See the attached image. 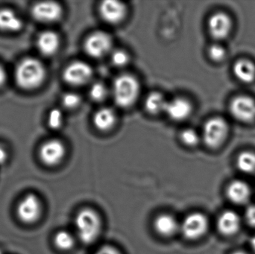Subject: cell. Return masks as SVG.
Returning a JSON list of instances; mask_svg holds the SVG:
<instances>
[{"mask_svg": "<svg viewBox=\"0 0 255 254\" xmlns=\"http://www.w3.org/2000/svg\"><path fill=\"white\" fill-rule=\"evenodd\" d=\"M181 140L186 146H195L199 143V134L193 129H186L181 133Z\"/></svg>", "mask_w": 255, "mask_h": 254, "instance_id": "obj_27", "label": "cell"}, {"mask_svg": "<svg viewBox=\"0 0 255 254\" xmlns=\"http://www.w3.org/2000/svg\"><path fill=\"white\" fill-rule=\"evenodd\" d=\"M245 217L248 225L255 228V204L250 206L247 209Z\"/></svg>", "mask_w": 255, "mask_h": 254, "instance_id": "obj_31", "label": "cell"}, {"mask_svg": "<svg viewBox=\"0 0 255 254\" xmlns=\"http://www.w3.org/2000/svg\"><path fill=\"white\" fill-rule=\"evenodd\" d=\"M20 18L10 9L0 10V29L4 31H17L22 28Z\"/></svg>", "mask_w": 255, "mask_h": 254, "instance_id": "obj_21", "label": "cell"}, {"mask_svg": "<svg viewBox=\"0 0 255 254\" xmlns=\"http://www.w3.org/2000/svg\"><path fill=\"white\" fill-rule=\"evenodd\" d=\"M139 93L138 81L130 75H122L117 78L113 86V97L120 107H130L136 101Z\"/></svg>", "mask_w": 255, "mask_h": 254, "instance_id": "obj_3", "label": "cell"}, {"mask_svg": "<svg viewBox=\"0 0 255 254\" xmlns=\"http://www.w3.org/2000/svg\"><path fill=\"white\" fill-rule=\"evenodd\" d=\"M65 153V147L61 142L49 140L40 148V158L45 165L54 167L61 162Z\"/></svg>", "mask_w": 255, "mask_h": 254, "instance_id": "obj_12", "label": "cell"}, {"mask_svg": "<svg viewBox=\"0 0 255 254\" xmlns=\"http://www.w3.org/2000/svg\"><path fill=\"white\" fill-rule=\"evenodd\" d=\"M76 235L84 244L95 243L102 231V220L95 210L85 208L80 210L75 219Z\"/></svg>", "mask_w": 255, "mask_h": 254, "instance_id": "obj_2", "label": "cell"}, {"mask_svg": "<svg viewBox=\"0 0 255 254\" xmlns=\"http://www.w3.org/2000/svg\"><path fill=\"white\" fill-rule=\"evenodd\" d=\"M46 70L42 63L35 58L22 60L15 70V80L19 87L33 89L38 87L45 79Z\"/></svg>", "mask_w": 255, "mask_h": 254, "instance_id": "obj_1", "label": "cell"}, {"mask_svg": "<svg viewBox=\"0 0 255 254\" xmlns=\"http://www.w3.org/2000/svg\"><path fill=\"white\" fill-rule=\"evenodd\" d=\"M116 113L110 107H103L96 112L94 116V123L96 128L100 131H109L116 123Z\"/></svg>", "mask_w": 255, "mask_h": 254, "instance_id": "obj_20", "label": "cell"}, {"mask_svg": "<svg viewBox=\"0 0 255 254\" xmlns=\"http://www.w3.org/2000/svg\"><path fill=\"white\" fill-rule=\"evenodd\" d=\"M80 102V96L75 92L66 93L62 98V104L66 108H75L79 105Z\"/></svg>", "mask_w": 255, "mask_h": 254, "instance_id": "obj_29", "label": "cell"}, {"mask_svg": "<svg viewBox=\"0 0 255 254\" xmlns=\"http://www.w3.org/2000/svg\"><path fill=\"white\" fill-rule=\"evenodd\" d=\"M31 13L36 20L51 23L61 19L62 8L55 1H41L34 5Z\"/></svg>", "mask_w": 255, "mask_h": 254, "instance_id": "obj_11", "label": "cell"}, {"mask_svg": "<svg viewBox=\"0 0 255 254\" xmlns=\"http://www.w3.org/2000/svg\"><path fill=\"white\" fill-rule=\"evenodd\" d=\"M93 76L91 66L83 61H76L70 64L64 72V79L67 84L80 86L88 83Z\"/></svg>", "mask_w": 255, "mask_h": 254, "instance_id": "obj_9", "label": "cell"}, {"mask_svg": "<svg viewBox=\"0 0 255 254\" xmlns=\"http://www.w3.org/2000/svg\"><path fill=\"white\" fill-rule=\"evenodd\" d=\"M112 61L117 67H124L128 62V55L124 51H115L112 54Z\"/></svg>", "mask_w": 255, "mask_h": 254, "instance_id": "obj_30", "label": "cell"}, {"mask_svg": "<svg viewBox=\"0 0 255 254\" xmlns=\"http://www.w3.org/2000/svg\"><path fill=\"white\" fill-rule=\"evenodd\" d=\"M231 114L240 122L255 120V100L248 95H239L232 100L229 106Z\"/></svg>", "mask_w": 255, "mask_h": 254, "instance_id": "obj_6", "label": "cell"}, {"mask_svg": "<svg viewBox=\"0 0 255 254\" xmlns=\"http://www.w3.org/2000/svg\"><path fill=\"white\" fill-rule=\"evenodd\" d=\"M238 169L245 174L255 172V154L252 152H244L240 154L237 159Z\"/></svg>", "mask_w": 255, "mask_h": 254, "instance_id": "obj_23", "label": "cell"}, {"mask_svg": "<svg viewBox=\"0 0 255 254\" xmlns=\"http://www.w3.org/2000/svg\"><path fill=\"white\" fill-rule=\"evenodd\" d=\"M166 103L167 101L161 94L157 92H151L145 98V107L148 113L157 114L164 111Z\"/></svg>", "mask_w": 255, "mask_h": 254, "instance_id": "obj_22", "label": "cell"}, {"mask_svg": "<svg viewBox=\"0 0 255 254\" xmlns=\"http://www.w3.org/2000/svg\"><path fill=\"white\" fill-rule=\"evenodd\" d=\"M229 124L221 117H214L207 121L203 128V140L211 149L220 147L229 136Z\"/></svg>", "mask_w": 255, "mask_h": 254, "instance_id": "obj_4", "label": "cell"}, {"mask_svg": "<svg viewBox=\"0 0 255 254\" xmlns=\"http://www.w3.org/2000/svg\"><path fill=\"white\" fill-rule=\"evenodd\" d=\"M39 52L45 56H51L58 50L59 46V37L52 31H46L38 36L37 40Z\"/></svg>", "mask_w": 255, "mask_h": 254, "instance_id": "obj_18", "label": "cell"}, {"mask_svg": "<svg viewBox=\"0 0 255 254\" xmlns=\"http://www.w3.org/2000/svg\"><path fill=\"white\" fill-rule=\"evenodd\" d=\"M6 79L5 73L4 70H3L2 67L0 66V86L4 84V81Z\"/></svg>", "mask_w": 255, "mask_h": 254, "instance_id": "obj_34", "label": "cell"}, {"mask_svg": "<svg viewBox=\"0 0 255 254\" xmlns=\"http://www.w3.org/2000/svg\"><path fill=\"white\" fill-rule=\"evenodd\" d=\"M233 72L237 79L243 83H253L255 80V64L250 60H238L234 65Z\"/></svg>", "mask_w": 255, "mask_h": 254, "instance_id": "obj_19", "label": "cell"}, {"mask_svg": "<svg viewBox=\"0 0 255 254\" xmlns=\"http://www.w3.org/2000/svg\"><path fill=\"white\" fill-rule=\"evenodd\" d=\"M94 254H122L118 249L112 246H105L100 248Z\"/></svg>", "mask_w": 255, "mask_h": 254, "instance_id": "obj_32", "label": "cell"}, {"mask_svg": "<svg viewBox=\"0 0 255 254\" xmlns=\"http://www.w3.org/2000/svg\"><path fill=\"white\" fill-rule=\"evenodd\" d=\"M208 55L212 61L221 62L226 57V50L223 46L219 44H214L210 46Z\"/></svg>", "mask_w": 255, "mask_h": 254, "instance_id": "obj_28", "label": "cell"}, {"mask_svg": "<svg viewBox=\"0 0 255 254\" xmlns=\"http://www.w3.org/2000/svg\"><path fill=\"white\" fill-rule=\"evenodd\" d=\"M250 244H251L252 249L255 252V236L252 238L251 241H250Z\"/></svg>", "mask_w": 255, "mask_h": 254, "instance_id": "obj_35", "label": "cell"}, {"mask_svg": "<svg viewBox=\"0 0 255 254\" xmlns=\"http://www.w3.org/2000/svg\"><path fill=\"white\" fill-rule=\"evenodd\" d=\"M228 198L238 205L247 204L251 198L252 191L250 186L242 180H233L226 189Z\"/></svg>", "mask_w": 255, "mask_h": 254, "instance_id": "obj_15", "label": "cell"}, {"mask_svg": "<svg viewBox=\"0 0 255 254\" xmlns=\"http://www.w3.org/2000/svg\"><path fill=\"white\" fill-rule=\"evenodd\" d=\"M241 228V217L235 211L226 210L219 216L217 229L223 235L232 237L238 234Z\"/></svg>", "mask_w": 255, "mask_h": 254, "instance_id": "obj_14", "label": "cell"}, {"mask_svg": "<svg viewBox=\"0 0 255 254\" xmlns=\"http://www.w3.org/2000/svg\"><path fill=\"white\" fill-rule=\"evenodd\" d=\"M100 13L106 22L111 24H118L125 17L127 7L121 1L106 0L100 4Z\"/></svg>", "mask_w": 255, "mask_h": 254, "instance_id": "obj_13", "label": "cell"}, {"mask_svg": "<svg viewBox=\"0 0 255 254\" xmlns=\"http://www.w3.org/2000/svg\"><path fill=\"white\" fill-rule=\"evenodd\" d=\"M108 95V89L104 84L101 82L94 83L90 89V96L95 101H101Z\"/></svg>", "mask_w": 255, "mask_h": 254, "instance_id": "obj_25", "label": "cell"}, {"mask_svg": "<svg viewBox=\"0 0 255 254\" xmlns=\"http://www.w3.org/2000/svg\"><path fill=\"white\" fill-rule=\"evenodd\" d=\"M42 212L41 202L37 195L28 194L17 205L16 213L21 222L25 224H33L38 220Z\"/></svg>", "mask_w": 255, "mask_h": 254, "instance_id": "obj_7", "label": "cell"}, {"mask_svg": "<svg viewBox=\"0 0 255 254\" xmlns=\"http://www.w3.org/2000/svg\"><path fill=\"white\" fill-rule=\"evenodd\" d=\"M164 112L173 120H184L191 113L192 105L184 98H174L171 101H167Z\"/></svg>", "mask_w": 255, "mask_h": 254, "instance_id": "obj_16", "label": "cell"}, {"mask_svg": "<svg viewBox=\"0 0 255 254\" xmlns=\"http://www.w3.org/2000/svg\"><path fill=\"white\" fill-rule=\"evenodd\" d=\"M0 254H2V253H1V251H0Z\"/></svg>", "mask_w": 255, "mask_h": 254, "instance_id": "obj_37", "label": "cell"}, {"mask_svg": "<svg viewBox=\"0 0 255 254\" xmlns=\"http://www.w3.org/2000/svg\"><path fill=\"white\" fill-rule=\"evenodd\" d=\"M112 48L111 36L103 31L91 34L85 43L87 54L92 58H100L107 55Z\"/></svg>", "mask_w": 255, "mask_h": 254, "instance_id": "obj_8", "label": "cell"}, {"mask_svg": "<svg viewBox=\"0 0 255 254\" xmlns=\"http://www.w3.org/2000/svg\"><path fill=\"white\" fill-rule=\"evenodd\" d=\"M232 19L227 13L218 12L214 13L208 19V27L210 34L217 40H224L232 32Z\"/></svg>", "mask_w": 255, "mask_h": 254, "instance_id": "obj_10", "label": "cell"}, {"mask_svg": "<svg viewBox=\"0 0 255 254\" xmlns=\"http://www.w3.org/2000/svg\"><path fill=\"white\" fill-rule=\"evenodd\" d=\"M6 160H7V154L5 150L0 146V165L4 164Z\"/></svg>", "mask_w": 255, "mask_h": 254, "instance_id": "obj_33", "label": "cell"}, {"mask_svg": "<svg viewBox=\"0 0 255 254\" xmlns=\"http://www.w3.org/2000/svg\"><path fill=\"white\" fill-rule=\"evenodd\" d=\"M154 228L159 235L170 237L180 231V223L172 215L162 214L154 222Z\"/></svg>", "mask_w": 255, "mask_h": 254, "instance_id": "obj_17", "label": "cell"}, {"mask_svg": "<svg viewBox=\"0 0 255 254\" xmlns=\"http://www.w3.org/2000/svg\"><path fill=\"white\" fill-rule=\"evenodd\" d=\"M209 222L206 216L201 213H193L184 218L180 223V232L188 240H197L206 234Z\"/></svg>", "mask_w": 255, "mask_h": 254, "instance_id": "obj_5", "label": "cell"}, {"mask_svg": "<svg viewBox=\"0 0 255 254\" xmlns=\"http://www.w3.org/2000/svg\"><path fill=\"white\" fill-rule=\"evenodd\" d=\"M75 242H76V239L74 236L66 231H58L54 238L55 246L60 250L64 251V252L73 249V246H75Z\"/></svg>", "mask_w": 255, "mask_h": 254, "instance_id": "obj_24", "label": "cell"}, {"mask_svg": "<svg viewBox=\"0 0 255 254\" xmlns=\"http://www.w3.org/2000/svg\"><path fill=\"white\" fill-rule=\"evenodd\" d=\"M232 254H250L247 252H244V251H237V252H234Z\"/></svg>", "mask_w": 255, "mask_h": 254, "instance_id": "obj_36", "label": "cell"}, {"mask_svg": "<svg viewBox=\"0 0 255 254\" xmlns=\"http://www.w3.org/2000/svg\"><path fill=\"white\" fill-rule=\"evenodd\" d=\"M63 122H64V116L62 112L58 109H53L49 113V118H48L49 126L52 129H58L62 126Z\"/></svg>", "mask_w": 255, "mask_h": 254, "instance_id": "obj_26", "label": "cell"}]
</instances>
